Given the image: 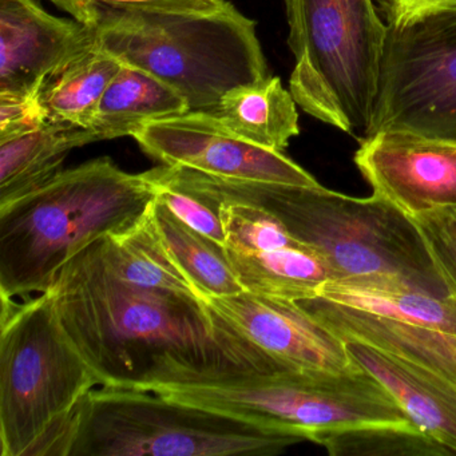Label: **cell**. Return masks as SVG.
I'll list each match as a JSON object with an SVG mask.
<instances>
[{
    "label": "cell",
    "mask_w": 456,
    "mask_h": 456,
    "mask_svg": "<svg viewBox=\"0 0 456 456\" xmlns=\"http://www.w3.org/2000/svg\"><path fill=\"white\" fill-rule=\"evenodd\" d=\"M101 239L68 261L47 290L101 386L154 392L288 370L202 298L122 279L106 261Z\"/></svg>",
    "instance_id": "1"
},
{
    "label": "cell",
    "mask_w": 456,
    "mask_h": 456,
    "mask_svg": "<svg viewBox=\"0 0 456 456\" xmlns=\"http://www.w3.org/2000/svg\"><path fill=\"white\" fill-rule=\"evenodd\" d=\"M151 173L210 208L237 202L272 213L324 260L332 280L396 277L431 295L448 296L411 218L373 194L357 199L322 185L225 180L165 165Z\"/></svg>",
    "instance_id": "2"
},
{
    "label": "cell",
    "mask_w": 456,
    "mask_h": 456,
    "mask_svg": "<svg viewBox=\"0 0 456 456\" xmlns=\"http://www.w3.org/2000/svg\"><path fill=\"white\" fill-rule=\"evenodd\" d=\"M157 193L151 173L133 175L101 157L0 205V295L47 292L85 248L135 228Z\"/></svg>",
    "instance_id": "3"
},
{
    "label": "cell",
    "mask_w": 456,
    "mask_h": 456,
    "mask_svg": "<svg viewBox=\"0 0 456 456\" xmlns=\"http://www.w3.org/2000/svg\"><path fill=\"white\" fill-rule=\"evenodd\" d=\"M2 456H66L77 413L100 379L63 330L52 295H0Z\"/></svg>",
    "instance_id": "4"
},
{
    "label": "cell",
    "mask_w": 456,
    "mask_h": 456,
    "mask_svg": "<svg viewBox=\"0 0 456 456\" xmlns=\"http://www.w3.org/2000/svg\"><path fill=\"white\" fill-rule=\"evenodd\" d=\"M93 30L121 62L177 90L191 111L213 114L226 93L268 77L255 20L231 4L209 14H110Z\"/></svg>",
    "instance_id": "5"
},
{
    "label": "cell",
    "mask_w": 456,
    "mask_h": 456,
    "mask_svg": "<svg viewBox=\"0 0 456 456\" xmlns=\"http://www.w3.org/2000/svg\"><path fill=\"white\" fill-rule=\"evenodd\" d=\"M306 442L153 391L102 387L79 407L66 456H274Z\"/></svg>",
    "instance_id": "6"
},
{
    "label": "cell",
    "mask_w": 456,
    "mask_h": 456,
    "mask_svg": "<svg viewBox=\"0 0 456 456\" xmlns=\"http://www.w3.org/2000/svg\"><path fill=\"white\" fill-rule=\"evenodd\" d=\"M295 68L289 92L305 113L364 137L388 25L373 0H285Z\"/></svg>",
    "instance_id": "7"
},
{
    "label": "cell",
    "mask_w": 456,
    "mask_h": 456,
    "mask_svg": "<svg viewBox=\"0 0 456 456\" xmlns=\"http://www.w3.org/2000/svg\"><path fill=\"white\" fill-rule=\"evenodd\" d=\"M343 341L370 346L456 389V301L396 277L328 280L296 301Z\"/></svg>",
    "instance_id": "8"
},
{
    "label": "cell",
    "mask_w": 456,
    "mask_h": 456,
    "mask_svg": "<svg viewBox=\"0 0 456 456\" xmlns=\"http://www.w3.org/2000/svg\"><path fill=\"white\" fill-rule=\"evenodd\" d=\"M181 402L263 426L314 435L368 424H415L367 370L247 373L175 389Z\"/></svg>",
    "instance_id": "9"
},
{
    "label": "cell",
    "mask_w": 456,
    "mask_h": 456,
    "mask_svg": "<svg viewBox=\"0 0 456 456\" xmlns=\"http://www.w3.org/2000/svg\"><path fill=\"white\" fill-rule=\"evenodd\" d=\"M387 130L456 142V9L388 25L364 137Z\"/></svg>",
    "instance_id": "10"
},
{
    "label": "cell",
    "mask_w": 456,
    "mask_h": 456,
    "mask_svg": "<svg viewBox=\"0 0 456 456\" xmlns=\"http://www.w3.org/2000/svg\"><path fill=\"white\" fill-rule=\"evenodd\" d=\"M133 138L148 156L165 167L196 170L225 180L320 185L284 153L239 137L212 113L188 111L149 122Z\"/></svg>",
    "instance_id": "11"
},
{
    "label": "cell",
    "mask_w": 456,
    "mask_h": 456,
    "mask_svg": "<svg viewBox=\"0 0 456 456\" xmlns=\"http://www.w3.org/2000/svg\"><path fill=\"white\" fill-rule=\"evenodd\" d=\"M354 161L373 196L408 217L456 205V142L387 130L362 138Z\"/></svg>",
    "instance_id": "12"
},
{
    "label": "cell",
    "mask_w": 456,
    "mask_h": 456,
    "mask_svg": "<svg viewBox=\"0 0 456 456\" xmlns=\"http://www.w3.org/2000/svg\"><path fill=\"white\" fill-rule=\"evenodd\" d=\"M232 330L285 370H360L346 341L309 316L296 301L244 292L207 301Z\"/></svg>",
    "instance_id": "13"
},
{
    "label": "cell",
    "mask_w": 456,
    "mask_h": 456,
    "mask_svg": "<svg viewBox=\"0 0 456 456\" xmlns=\"http://www.w3.org/2000/svg\"><path fill=\"white\" fill-rule=\"evenodd\" d=\"M97 42L93 28L36 0H0V93H33Z\"/></svg>",
    "instance_id": "14"
},
{
    "label": "cell",
    "mask_w": 456,
    "mask_h": 456,
    "mask_svg": "<svg viewBox=\"0 0 456 456\" xmlns=\"http://www.w3.org/2000/svg\"><path fill=\"white\" fill-rule=\"evenodd\" d=\"M346 344L352 360L386 387L419 428L456 453V389L364 344Z\"/></svg>",
    "instance_id": "15"
},
{
    "label": "cell",
    "mask_w": 456,
    "mask_h": 456,
    "mask_svg": "<svg viewBox=\"0 0 456 456\" xmlns=\"http://www.w3.org/2000/svg\"><path fill=\"white\" fill-rule=\"evenodd\" d=\"M98 141L92 129L50 121L0 141V205L41 188L62 172L61 167L73 149Z\"/></svg>",
    "instance_id": "16"
},
{
    "label": "cell",
    "mask_w": 456,
    "mask_h": 456,
    "mask_svg": "<svg viewBox=\"0 0 456 456\" xmlns=\"http://www.w3.org/2000/svg\"><path fill=\"white\" fill-rule=\"evenodd\" d=\"M188 101L137 66L122 62L95 111L90 129L98 140L134 135L143 125L188 113Z\"/></svg>",
    "instance_id": "17"
},
{
    "label": "cell",
    "mask_w": 456,
    "mask_h": 456,
    "mask_svg": "<svg viewBox=\"0 0 456 456\" xmlns=\"http://www.w3.org/2000/svg\"><path fill=\"white\" fill-rule=\"evenodd\" d=\"M237 280L247 292L266 297L300 301L316 296L332 273L327 264L303 242L261 250L225 248Z\"/></svg>",
    "instance_id": "18"
},
{
    "label": "cell",
    "mask_w": 456,
    "mask_h": 456,
    "mask_svg": "<svg viewBox=\"0 0 456 456\" xmlns=\"http://www.w3.org/2000/svg\"><path fill=\"white\" fill-rule=\"evenodd\" d=\"M296 105L281 79L268 76L226 93L213 114L239 137L284 153L290 140L300 134Z\"/></svg>",
    "instance_id": "19"
},
{
    "label": "cell",
    "mask_w": 456,
    "mask_h": 456,
    "mask_svg": "<svg viewBox=\"0 0 456 456\" xmlns=\"http://www.w3.org/2000/svg\"><path fill=\"white\" fill-rule=\"evenodd\" d=\"M149 218L165 249L205 303L244 292L224 245L191 228L159 199Z\"/></svg>",
    "instance_id": "20"
},
{
    "label": "cell",
    "mask_w": 456,
    "mask_h": 456,
    "mask_svg": "<svg viewBox=\"0 0 456 456\" xmlns=\"http://www.w3.org/2000/svg\"><path fill=\"white\" fill-rule=\"evenodd\" d=\"M122 62L98 42L49 77L41 101L50 122L90 129L98 105Z\"/></svg>",
    "instance_id": "21"
},
{
    "label": "cell",
    "mask_w": 456,
    "mask_h": 456,
    "mask_svg": "<svg viewBox=\"0 0 456 456\" xmlns=\"http://www.w3.org/2000/svg\"><path fill=\"white\" fill-rule=\"evenodd\" d=\"M103 255L118 276L133 284L200 297L157 236L146 216L132 231L101 239ZM201 298V297H200Z\"/></svg>",
    "instance_id": "22"
},
{
    "label": "cell",
    "mask_w": 456,
    "mask_h": 456,
    "mask_svg": "<svg viewBox=\"0 0 456 456\" xmlns=\"http://www.w3.org/2000/svg\"><path fill=\"white\" fill-rule=\"evenodd\" d=\"M332 456H448V448L416 424H368L314 435Z\"/></svg>",
    "instance_id": "23"
},
{
    "label": "cell",
    "mask_w": 456,
    "mask_h": 456,
    "mask_svg": "<svg viewBox=\"0 0 456 456\" xmlns=\"http://www.w3.org/2000/svg\"><path fill=\"white\" fill-rule=\"evenodd\" d=\"M74 20L94 28L106 15L122 12H177L209 14L228 6L226 0H52Z\"/></svg>",
    "instance_id": "24"
},
{
    "label": "cell",
    "mask_w": 456,
    "mask_h": 456,
    "mask_svg": "<svg viewBox=\"0 0 456 456\" xmlns=\"http://www.w3.org/2000/svg\"><path fill=\"white\" fill-rule=\"evenodd\" d=\"M418 229L448 296L456 301V205L410 216Z\"/></svg>",
    "instance_id": "25"
},
{
    "label": "cell",
    "mask_w": 456,
    "mask_h": 456,
    "mask_svg": "<svg viewBox=\"0 0 456 456\" xmlns=\"http://www.w3.org/2000/svg\"><path fill=\"white\" fill-rule=\"evenodd\" d=\"M151 178L154 180L153 175ZM154 183L159 188L157 199L164 202L180 220L204 236L209 237L213 241L225 247V232H224L223 221H221L217 210L208 207L201 200L191 196L183 189L159 183L157 180H154Z\"/></svg>",
    "instance_id": "26"
},
{
    "label": "cell",
    "mask_w": 456,
    "mask_h": 456,
    "mask_svg": "<svg viewBox=\"0 0 456 456\" xmlns=\"http://www.w3.org/2000/svg\"><path fill=\"white\" fill-rule=\"evenodd\" d=\"M49 122L41 90L33 93H0V141L38 129Z\"/></svg>",
    "instance_id": "27"
},
{
    "label": "cell",
    "mask_w": 456,
    "mask_h": 456,
    "mask_svg": "<svg viewBox=\"0 0 456 456\" xmlns=\"http://www.w3.org/2000/svg\"><path fill=\"white\" fill-rule=\"evenodd\" d=\"M383 4L388 25H400L440 10L456 9V0H384Z\"/></svg>",
    "instance_id": "28"
}]
</instances>
